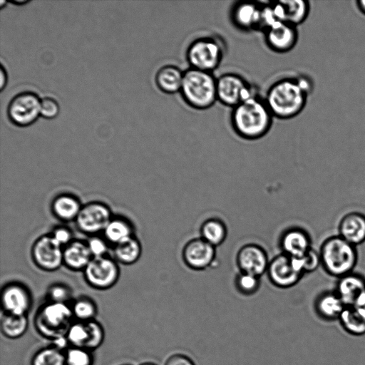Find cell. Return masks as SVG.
I'll use <instances>...</instances> for the list:
<instances>
[{
    "label": "cell",
    "instance_id": "obj_1",
    "mask_svg": "<svg viewBox=\"0 0 365 365\" xmlns=\"http://www.w3.org/2000/svg\"><path fill=\"white\" fill-rule=\"evenodd\" d=\"M273 118L264 99L256 94L232 108L230 122L238 136L254 140L269 132Z\"/></svg>",
    "mask_w": 365,
    "mask_h": 365
},
{
    "label": "cell",
    "instance_id": "obj_2",
    "mask_svg": "<svg viewBox=\"0 0 365 365\" xmlns=\"http://www.w3.org/2000/svg\"><path fill=\"white\" fill-rule=\"evenodd\" d=\"M308 96L297 77H288L273 83L264 99L274 118L285 120L297 116L303 110Z\"/></svg>",
    "mask_w": 365,
    "mask_h": 365
},
{
    "label": "cell",
    "instance_id": "obj_3",
    "mask_svg": "<svg viewBox=\"0 0 365 365\" xmlns=\"http://www.w3.org/2000/svg\"><path fill=\"white\" fill-rule=\"evenodd\" d=\"M180 93L191 108L207 109L217 101V78L211 72L189 67L184 71Z\"/></svg>",
    "mask_w": 365,
    "mask_h": 365
},
{
    "label": "cell",
    "instance_id": "obj_4",
    "mask_svg": "<svg viewBox=\"0 0 365 365\" xmlns=\"http://www.w3.org/2000/svg\"><path fill=\"white\" fill-rule=\"evenodd\" d=\"M319 252L321 265L329 275L335 277L340 278L352 273L357 264L356 246L339 235L324 240Z\"/></svg>",
    "mask_w": 365,
    "mask_h": 365
},
{
    "label": "cell",
    "instance_id": "obj_5",
    "mask_svg": "<svg viewBox=\"0 0 365 365\" xmlns=\"http://www.w3.org/2000/svg\"><path fill=\"white\" fill-rule=\"evenodd\" d=\"M66 303L51 302L39 310L35 319L38 331L44 337L56 341L66 336L73 316Z\"/></svg>",
    "mask_w": 365,
    "mask_h": 365
},
{
    "label": "cell",
    "instance_id": "obj_6",
    "mask_svg": "<svg viewBox=\"0 0 365 365\" xmlns=\"http://www.w3.org/2000/svg\"><path fill=\"white\" fill-rule=\"evenodd\" d=\"M224 56L221 43L211 36L195 39L186 51L190 68L212 73L220 65Z\"/></svg>",
    "mask_w": 365,
    "mask_h": 365
},
{
    "label": "cell",
    "instance_id": "obj_7",
    "mask_svg": "<svg viewBox=\"0 0 365 365\" xmlns=\"http://www.w3.org/2000/svg\"><path fill=\"white\" fill-rule=\"evenodd\" d=\"M41 101L38 95L33 91H26L16 94L7 106L9 120L18 127L32 125L41 115Z\"/></svg>",
    "mask_w": 365,
    "mask_h": 365
},
{
    "label": "cell",
    "instance_id": "obj_8",
    "mask_svg": "<svg viewBox=\"0 0 365 365\" xmlns=\"http://www.w3.org/2000/svg\"><path fill=\"white\" fill-rule=\"evenodd\" d=\"M252 86L240 75L223 73L217 78V98L220 103L232 108L255 96Z\"/></svg>",
    "mask_w": 365,
    "mask_h": 365
},
{
    "label": "cell",
    "instance_id": "obj_9",
    "mask_svg": "<svg viewBox=\"0 0 365 365\" xmlns=\"http://www.w3.org/2000/svg\"><path fill=\"white\" fill-rule=\"evenodd\" d=\"M66 337L73 346L91 350L102 344L104 331L102 326L94 320L78 322L71 325Z\"/></svg>",
    "mask_w": 365,
    "mask_h": 365
},
{
    "label": "cell",
    "instance_id": "obj_10",
    "mask_svg": "<svg viewBox=\"0 0 365 365\" xmlns=\"http://www.w3.org/2000/svg\"><path fill=\"white\" fill-rule=\"evenodd\" d=\"M267 273L270 282L282 289L294 286L304 275L296 269L292 258L283 253L269 261Z\"/></svg>",
    "mask_w": 365,
    "mask_h": 365
},
{
    "label": "cell",
    "instance_id": "obj_11",
    "mask_svg": "<svg viewBox=\"0 0 365 365\" xmlns=\"http://www.w3.org/2000/svg\"><path fill=\"white\" fill-rule=\"evenodd\" d=\"M215 247L202 238L189 240L183 247L182 258L184 263L194 270H203L209 267L216 257Z\"/></svg>",
    "mask_w": 365,
    "mask_h": 365
},
{
    "label": "cell",
    "instance_id": "obj_12",
    "mask_svg": "<svg viewBox=\"0 0 365 365\" xmlns=\"http://www.w3.org/2000/svg\"><path fill=\"white\" fill-rule=\"evenodd\" d=\"M263 32L267 46L277 53L291 51L298 41L297 26L286 21H276Z\"/></svg>",
    "mask_w": 365,
    "mask_h": 365
},
{
    "label": "cell",
    "instance_id": "obj_13",
    "mask_svg": "<svg viewBox=\"0 0 365 365\" xmlns=\"http://www.w3.org/2000/svg\"><path fill=\"white\" fill-rule=\"evenodd\" d=\"M236 262L241 272L260 277L267 272L269 261L264 248L257 244L250 243L239 250Z\"/></svg>",
    "mask_w": 365,
    "mask_h": 365
},
{
    "label": "cell",
    "instance_id": "obj_14",
    "mask_svg": "<svg viewBox=\"0 0 365 365\" xmlns=\"http://www.w3.org/2000/svg\"><path fill=\"white\" fill-rule=\"evenodd\" d=\"M88 282L98 288H106L112 285L118 277V269L110 259L96 257L91 259L85 267Z\"/></svg>",
    "mask_w": 365,
    "mask_h": 365
},
{
    "label": "cell",
    "instance_id": "obj_15",
    "mask_svg": "<svg viewBox=\"0 0 365 365\" xmlns=\"http://www.w3.org/2000/svg\"><path fill=\"white\" fill-rule=\"evenodd\" d=\"M34 257L37 264L46 269L58 268L63 260L61 245L53 237H43L34 247Z\"/></svg>",
    "mask_w": 365,
    "mask_h": 365
},
{
    "label": "cell",
    "instance_id": "obj_16",
    "mask_svg": "<svg viewBox=\"0 0 365 365\" xmlns=\"http://www.w3.org/2000/svg\"><path fill=\"white\" fill-rule=\"evenodd\" d=\"M110 215L103 205L92 203L81 209L76 222L79 228L86 232L105 230L110 222Z\"/></svg>",
    "mask_w": 365,
    "mask_h": 365
},
{
    "label": "cell",
    "instance_id": "obj_17",
    "mask_svg": "<svg viewBox=\"0 0 365 365\" xmlns=\"http://www.w3.org/2000/svg\"><path fill=\"white\" fill-rule=\"evenodd\" d=\"M260 13L259 1H238L233 5L230 16L232 23L241 30H259Z\"/></svg>",
    "mask_w": 365,
    "mask_h": 365
},
{
    "label": "cell",
    "instance_id": "obj_18",
    "mask_svg": "<svg viewBox=\"0 0 365 365\" xmlns=\"http://www.w3.org/2000/svg\"><path fill=\"white\" fill-rule=\"evenodd\" d=\"M279 244L282 253L290 257H302L312 249L309 234L299 227L286 230L280 237Z\"/></svg>",
    "mask_w": 365,
    "mask_h": 365
},
{
    "label": "cell",
    "instance_id": "obj_19",
    "mask_svg": "<svg viewBox=\"0 0 365 365\" xmlns=\"http://www.w3.org/2000/svg\"><path fill=\"white\" fill-rule=\"evenodd\" d=\"M339 235L350 244L357 246L365 242V215L351 212L344 215L338 227Z\"/></svg>",
    "mask_w": 365,
    "mask_h": 365
},
{
    "label": "cell",
    "instance_id": "obj_20",
    "mask_svg": "<svg viewBox=\"0 0 365 365\" xmlns=\"http://www.w3.org/2000/svg\"><path fill=\"white\" fill-rule=\"evenodd\" d=\"M336 293L345 306H356L365 294V278L353 272L339 278Z\"/></svg>",
    "mask_w": 365,
    "mask_h": 365
},
{
    "label": "cell",
    "instance_id": "obj_21",
    "mask_svg": "<svg viewBox=\"0 0 365 365\" xmlns=\"http://www.w3.org/2000/svg\"><path fill=\"white\" fill-rule=\"evenodd\" d=\"M2 306L6 313L15 315H25L30 307L28 292L21 287L11 285L2 293Z\"/></svg>",
    "mask_w": 365,
    "mask_h": 365
},
{
    "label": "cell",
    "instance_id": "obj_22",
    "mask_svg": "<svg viewBox=\"0 0 365 365\" xmlns=\"http://www.w3.org/2000/svg\"><path fill=\"white\" fill-rule=\"evenodd\" d=\"M184 76V71L175 65H165L160 67L155 76V83L158 89L167 94L180 93Z\"/></svg>",
    "mask_w": 365,
    "mask_h": 365
},
{
    "label": "cell",
    "instance_id": "obj_23",
    "mask_svg": "<svg viewBox=\"0 0 365 365\" xmlns=\"http://www.w3.org/2000/svg\"><path fill=\"white\" fill-rule=\"evenodd\" d=\"M200 232L201 238L216 247L226 240L227 229L222 220L210 218L201 225Z\"/></svg>",
    "mask_w": 365,
    "mask_h": 365
},
{
    "label": "cell",
    "instance_id": "obj_24",
    "mask_svg": "<svg viewBox=\"0 0 365 365\" xmlns=\"http://www.w3.org/2000/svg\"><path fill=\"white\" fill-rule=\"evenodd\" d=\"M344 309L345 304L336 293H324L316 302L317 312L326 319H331L340 316Z\"/></svg>",
    "mask_w": 365,
    "mask_h": 365
},
{
    "label": "cell",
    "instance_id": "obj_25",
    "mask_svg": "<svg viewBox=\"0 0 365 365\" xmlns=\"http://www.w3.org/2000/svg\"><path fill=\"white\" fill-rule=\"evenodd\" d=\"M91 255L88 246L75 242L67 246L63 251V261L71 268L80 269L87 266Z\"/></svg>",
    "mask_w": 365,
    "mask_h": 365
},
{
    "label": "cell",
    "instance_id": "obj_26",
    "mask_svg": "<svg viewBox=\"0 0 365 365\" xmlns=\"http://www.w3.org/2000/svg\"><path fill=\"white\" fill-rule=\"evenodd\" d=\"M284 11V21L295 26L303 23L307 18L310 4L306 0L281 1Z\"/></svg>",
    "mask_w": 365,
    "mask_h": 365
},
{
    "label": "cell",
    "instance_id": "obj_27",
    "mask_svg": "<svg viewBox=\"0 0 365 365\" xmlns=\"http://www.w3.org/2000/svg\"><path fill=\"white\" fill-rule=\"evenodd\" d=\"M344 327L350 333L365 332V308L346 307L340 315Z\"/></svg>",
    "mask_w": 365,
    "mask_h": 365
},
{
    "label": "cell",
    "instance_id": "obj_28",
    "mask_svg": "<svg viewBox=\"0 0 365 365\" xmlns=\"http://www.w3.org/2000/svg\"><path fill=\"white\" fill-rule=\"evenodd\" d=\"M28 327L26 315L5 314L1 321V329L4 336L10 339L21 336Z\"/></svg>",
    "mask_w": 365,
    "mask_h": 365
},
{
    "label": "cell",
    "instance_id": "obj_29",
    "mask_svg": "<svg viewBox=\"0 0 365 365\" xmlns=\"http://www.w3.org/2000/svg\"><path fill=\"white\" fill-rule=\"evenodd\" d=\"M66 356L57 346L43 348L36 352L31 365H65Z\"/></svg>",
    "mask_w": 365,
    "mask_h": 365
},
{
    "label": "cell",
    "instance_id": "obj_30",
    "mask_svg": "<svg viewBox=\"0 0 365 365\" xmlns=\"http://www.w3.org/2000/svg\"><path fill=\"white\" fill-rule=\"evenodd\" d=\"M114 252L121 262L132 263L138 258L140 247L138 241L130 237L116 244Z\"/></svg>",
    "mask_w": 365,
    "mask_h": 365
},
{
    "label": "cell",
    "instance_id": "obj_31",
    "mask_svg": "<svg viewBox=\"0 0 365 365\" xmlns=\"http://www.w3.org/2000/svg\"><path fill=\"white\" fill-rule=\"evenodd\" d=\"M53 210L62 219L70 220L77 217L81 208L78 201L69 196H61L53 202Z\"/></svg>",
    "mask_w": 365,
    "mask_h": 365
},
{
    "label": "cell",
    "instance_id": "obj_32",
    "mask_svg": "<svg viewBox=\"0 0 365 365\" xmlns=\"http://www.w3.org/2000/svg\"><path fill=\"white\" fill-rule=\"evenodd\" d=\"M237 290L243 295H252L259 288L260 277L240 272L235 279Z\"/></svg>",
    "mask_w": 365,
    "mask_h": 365
},
{
    "label": "cell",
    "instance_id": "obj_33",
    "mask_svg": "<svg viewBox=\"0 0 365 365\" xmlns=\"http://www.w3.org/2000/svg\"><path fill=\"white\" fill-rule=\"evenodd\" d=\"M104 232L107 239L116 244L130 237V227L120 220H110Z\"/></svg>",
    "mask_w": 365,
    "mask_h": 365
},
{
    "label": "cell",
    "instance_id": "obj_34",
    "mask_svg": "<svg viewBox=\"0 0 365 365\" xmlns=\"http://www.w3.org/2000/svg\"><path fill=\"white\" fill-rule=\"evenodd\" d=\"M291 258L294 267L304 274L315 271L321 264L319 252L312 248L302 257Z\"/></svg>",
    "mask_w": 365,
    "mask_h": 365
},
{
    "label": "cell",
    "instance_id": "obj_35",
    "mask_svg": "<svg viewBox=\"0 0 365 365\" xmlns=\"http://www.w3.org/2000/svg\"><path fill=\"white\" fill-rule=\"evenodd\" d=\"M66 356V365H92L93 359L89 350L75 347L69 349Z\"/></svg>",
    "mask_w": 365,
    "mask_h": 365
},
{
    "label": "cell",
    "instance_id": "obj_36",
    "mask_svg": "<svg viewBox=\"0 0 365 365\" xmlns=\"http://www.w3.org/2000/svg\"><path fill=\"white\" fill-rule=\"evenodd\" d=\"M72 312L81 322H88L93 320L96 309L92 302L88 299H79L73 304Z\"/></svg>",
    "mask_w": 365,
    "mask_h": 365
},
{
    "label": "cell",
    "instance_id": "obj_37",
    "mask_svg": "<svg viewBox=\"0 0 365 365\" xmlns=\"http://www.w3.org/2000/svg\"><path fill=\"white\" fill-rule=\"evenodd\" d=\"M60 111L58 102L51 97H44L41 101V115L47 119L56 118Z\"/></svg>",
    "mask_w": 365,
    "mask_h": 365
},
{
    "label": "cell",
    "instance_id": "obj_38",
    "mask_svg": "<svg viewBox=\"0 0 365 365\" xmlns=\"http://www.w3.org/2000/svg\"><path fill=\"white\" fill-rule=\"evenodd\" d=\"M87 246L94 257H103V255L106 252V244L103 240L97 237L91 239Z\"/></svg>",
    "mask_w": 365,
    "mask_h": 365
},
{
    "label": "cell",
    "instance_id": "obj_39",
    "mask_svg": "<svg viewBox=\"0 0 365 365\" xmlns=\"http://www.w3.org/2000/svg\"><path fill=\"white\" fill-rule=\"evenodd\" d=\"M50 297L53 302L65 303L69 298L68 291L60 286L54 287L50 291Z\"/></svg>",
    "mask_w": 365,
    "mask_h": 365
},
{
    "label": "cell",
    "instance_id": "obj_40",
    "mask_svg": "<svg viewBox=\"0 0 365 365\" xmlns=\"http://www.w3.org/2000/svg\"><path fill=\"white\" fill-rule=\"evenodd\" d=\"M165 365H195L187 356L182 354H174L169 356Z\"/></svg>",
    "mask_w": 365,
    "mask_h": 365
},
{
    "label": "cell",
    "instance_id": "obj_41",
    "mask_svg": "<svg viewBox=\"0 0 365 365\" xmlns=\"http://www.w3.org/2000/svg\"><path fill=\"white\" fill-rule=\"evenodd\" d=\"M52 237L62 245L70 240L71 235L67 230L59 228L55 231Z\"/></svg>",
    "mask_w": 365,
    "mask_h": 365
},
{
    "label": "cell",
    "instance_id": "obj_42",
    "mask_svg": "<svg viewBox=\"0 0 365 365\" xmlns=\"http://www.w3.org/2000/svg\"><path fill=\"white\" fill-rule=\"evenodd\" d=\"M0 77H1L0 90H1V91H3V90L6 86V84H7L8 76H7L6 71L2 64L1 65V68H0Z\"/></svg>",
    "mask_w": 365,
    "mask_h": 365
},
{
    "label": "cell",
    "instance_id": "obj_43",
    "mask_svg": "<svg viewBox=\"0 0 365 365\" xmlns=\"http://www.w3.org/2000/svg\"><path fill=\"white\" fill-rule=\"evenodd\" d=\"M356 4L359 11L365 15V0H358Z\"/></svg>",
    "mask_w": 365,
    "mask_h": 365
},
{
    "label": "cell",
    "instance_id": "obj_44",
    "mask_svg": "<svg viewBox=\"0 0 365 365\" xmlns=\"http://www.w3.org/2000/svg\"><path fill=\"white\" fill-rule=\"evenodd\" d=\"M29 1H30L29 0H12V1H10V2L12 3L13 4L18 5V6L26 4Z\"/></svg>",
    "mask_w": 365,
    "mask_h": 365
},
{
    "label": "cell",
    "instance_id": "obj_45",
    "mask_svg": "<svg viewBox=\"0 0 365 365\" xmlns=\"http://www.w3.org/2000/svg\"><path fill=\"white\" fill-rule=\"evenodd\" d=\"M7 1L6 0H0V8L2 9L3 6L6 4Z\"/></svg>",
    "mask_w": 365,
    "mask_h": 365
},
{
    "label": "cell",
    "instance_id": "obj_46",
    "mask_svg": "<svg viewBox=\"0 0 365 365\" xmlns=\"http://www.w3.org/2000/svg\"><path fill=\"white\" fill-rule=\"evenodd\" d=\"M140 365H156V364H155L153 363L146 362V363L141 364Z\"/></svg>",
    "mask_w": 365,
    "mask_h": 365
},
{
    "label": "cell",
    "instance_id": "obj_47",
    "mask_svg": "<svg viewBox=\"0 0 365 365\" xmlns=\"http://www.w3.org/2000/svg\"><path fill=\"white\" fill-rule=\"evenodd\" d=\"M364 308H365V306H364Z\"/></svg>",
    "mask_w": 365,
    "mask_h": 365
}]
</instances>
